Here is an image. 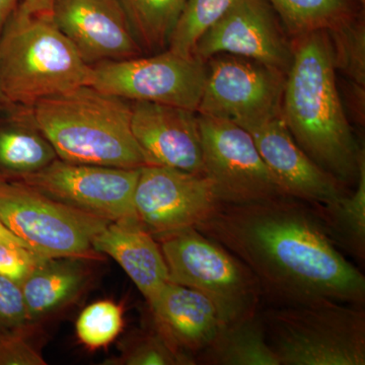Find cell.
<instances>
[{"label":"cell","mask_w":365,"mask_h":365,"mask_svg":"<svg viewBox=\"0 0 365 365\" xmlns=\"http://www.w3.org/2000/svg\"><path fill=\"white\" fill-rule=\"evenodd\" d=\"M196 228L253 272L270 307L364 304V274L337 248L312 204L290 196L222 203Z\"/></svg>","instance_id":"6da1fadb"},{"label":"cell","mask_w":365,"mask_h":365,"mask_svg":"<svg viewBox=\"0 0 365 365\" xmlns=\"http://www.w3.org/2000/svg\"><path fill=\"white\" fill-rule=\"evenodd\" d=\"M280 115L300 148L343 185L356 184L360 150L336 81L332 43L327 32L294 38Z\"/></svg>","instance_id":"7a4b0ae2"},{"label":"cell","mask_w":365,"mask_h":365,"mask_svg":"<svg viewBox=\"0 0 365 365\" xmlns=\"http://www.w3.org/2000/svg\"><path fill=\"white\" fill-rule=\"evenodd\" d=\"M34 121L66 162L140 169L148 165L131 128V104L91 86L43 98Z\"/></svg>","instance_id":"3957f363"},{"label":"cell","mask_w":365,"mask_h":365,"mask_svg":"<svg viewBox=\"0 0 365 365\" xmlns=\"http://www.w3.org/2000/svg\"><path fill=\"white\" fill-rule=\"evenodd\" d=\"M91 73L52 16H29L16 7L0 37V86L11 104L33 107L90 85Z\"/></svg>","instance_id":"277c9868"},{"label":"cell","mask_w":365,"mask_h":365,"mask_svg":"<svg viewBox=\"0 0 365 365\" xmlns=\"http://www.w3.org/2000/svg\"><path fill=\"white\" fill-rule=\"evenodd\" d=\"M364 306L337 302L260 312L280 365H364Z\"/></svg>","instance_id":"5b68a950"},{"label":"cell","mask_w":365,"mask_h":365,"mask_svg":"<svg viewBox=\"0 0 365 365\" xmlns=\"http://www.w3.org/2000/svg\"><path fill=\"white\" fill-rule=\"evenodd\" d=\"M169 271V281L208 297L225 325L251 318L263 302L253 272L220 242L195 227L155 237Z\"/></svg>","instance_id":"8992f818"},{"label":"cell","mask_w":365,"mask_h":365,"mask_svg":"<svg viewBox=\"0 0 365 365\" xmlns=\"http://www.w3.org/2000/svg\"><path fill=\"white\" fill-rule=\"evenodd\" d=\"M0 222L36 253L48 258H83L111 222L72 207L16 181L0 178Z\"/></svg>","instance_id":"52a82bcc"},{"label":"cell","mask_w":365,"mask_h":365,"mask_svg":"<svg viewBox=\"0 0 365 365\" xmlns=\"http://www.w3.org/2000/svg\"><path fill=\"white\" fill-rule=\"evenodd\" d=\"M91 66L90 85L131 102L158 103L197 112L206 63L169 49L150 57L104 61Z\"/></svg>","instance_id":"ba28073f"},{"label":"cell","mask_w":365,"mask_h":365,"mask_svg":"<svg viewBox=\"0 0 365 365\" xmlns=\"http://www.w3.org/2000/svg\"><path fill=\"white\" fill-rule=\"evenodd\" d=\"M287 73L232 54L206 61V78L197 113L234 122L244 129L278 116Z\"/></svg>","instance_id":"9c48e42d"},{"label":"cell","mask_w":365,"mask_h":365,"mask_svg":"<svg viewBox=\"0 0 365 365\" xmlns=\"http://www.w3.org/2000/svg\"><path fill=\"white\" fill-rule=\"evenodd\" d=\"M198 120L204 175L220 202L246 204L287 196L246 129L227 120L199 114Z\"/></svg>","instance_id":"30bf717a"},{"label":"cell","mask_w":365,"mask_h":365,"mask_svg":"<svg viewBox=\"0 0 365 365\" xmlns=\"http://www.w3.org/2000/svg\"><path fill=\"white\" fill-rule=\"evenodd\" d=\"M141 169V168H140ZM140 169L54 162L16 181L24 182L55 200L109 222L137 220L134 193Z\"/></svg>","instance_id":"8fae6325"},{"label":"cell","mask_w":365,"mask_h":365,"mask_svg":"<svg viewBox=\"0 0 365 365\" xmlns=\"http://www.w3.org/2000/svg\"><path fill=\"white\" fill-rule=\"evenodd\" d=\"M205 175L144 165L134 193L137 220L153 237L197 227L220 207Z\"/></svg>","instance_id":"7c38bea8"},{"label":"cell","mask_w":365,"mask_h":365,"mask_svg":"<svg viewBox=\"0 0 365 365\" xmlns=\"http://www.w3.org/2000/svg\"><path fill=\"white\" fill-rule=\"evenodd\" d=\"M218 54L245 57L287 73L292 42L268 0H239L201 36L193 51L204 63Z\"/></svg>","instance_id":"4fadbf2b"},{"label":"cell","mask_w":365,"mask_h":365,"mask_svg":"<svg viewBox=\"0 0 365 365\" xmlns=\"http://www.w3.org/2000/svg\"><path fill=\"white\" fill-rule=\"evenodd\" d=\"M52 19L88 66L143 55L118 0H54Z\"/></svg>","instance_id":"5bb4252c"},{"label":"cell","mask_w":365,"mask_h":365,"mask_svg":"<svg viewBox=\"0 0 365 365\" xmlns=\"http://www.w3.org/2000/svg\"><path fill=\"white\" fill-rule=\"evenodd\" d=\"M131 128L148 165L204 175L202 139L197 112L137 101L131 104Z\"/></svg>","instance_id":"9a60e30c"},{"label":"cell","mask_w":365,"mask_h":365,"mask_svg":"<svg viewBox=\"0 0 365 365\" xmlns=\"http://www.w3.org/2000/svg\"><path fill=\"white\" fill-rule=\"evenodd\" d=\"M257 150L287 196L312 205H326L348 193L345 185L319 167L300 148L281 115L246 129Z\"/></svg>","instance_id":"2e32d148"},{"label":"cell","mask_w":365,"mask_h":365,"mask_svg":"<svg viewBox=\"0 0 365 365\" xmlns=\"http://www.w3.org/2000/svg\"><path fill=\"white\" fill-rule=\"evenodd\" d=\"M148 304L153 329L170 347L194 359L225 326L206 295L170 281Z\"/></svg>","instance_id":"e0dca14e"},{"label":"cell","mask_w":365,"mask_h":365,"mask_svg":"<svg viewBox=\"0 0 365 365\" xmlns=\"http://www.w3.org/2000/svg\"><path fill=\"white\" fill-rule=\"evenodd\" d=\"M93 249L114 259L148 302L169 282L160 244L138 220L108 223L93 239Z\"/></svg>","instance_id":"ac0fdd59"},{"label":"cell","mask_w":365,"mask_h":365,"mask_svg":"<svg viewBox=\"0 0 365 365\" xmlns=\"http://www.w3.org/2000/svg\"><path fill=\"white\" fill-rule=\"evenodd\" d=\"M56 158L54 148L34 121L32 107L11 104L0 111V178L32 174Z\"/></svg>","instance_id":"d6986e66"},{"label":"cell","mask_w":365,"mask_h":365,"mask_svg":"<svg viewBox=\"0 0 365 365\" xmlns=\"http://www.w3.org/2000/svg\"><path fill=\"white\" fill-rule=\"evenodd\" d=\"M88 278L83 258L46 259L21 284L31 323L71 302Z\"/></svg>","instance_id":"ffe728a7"},{"label":"cell","mask_w":365,"mask_h":365,"mask_svg":"<svg viewBox=\"0 0 365 365\" xmlns=\"http://www.w3.org/2000/svg\"><path fill=\"white\" fill-rule=\"evenodd\" d=\"M195 360L196 364L207 365H280L266 337L260 312L223 327Z\"/></svg>","instance_id":"44dd1931"},{"label":"cell","mask_w":365,"mask_h":365,"mask_svg":"<svg viewBox=\"0 0 365 365\" xmlns=\"http://www.w3.org/2000/svg\"><path fill=\"white\" fill-rule=\"evenodd\" d=\"M292 37L337 30L359 16L354 0H268Z\"/></svg>","instance_id":"7402d4cb"},{"label":"cell","mask_w":365,"mask_h":365,"mask_svg":"<svg viewBox=\"0 0 365 365\" xmlns=\"http://www.w3.org/2000/svg\"><path fill=\"white\" fill-rule=\"evenodd\" d=\"M316 206V205H314ZM327 232L337 246L355 258H365V158L360 163L356 188L326 205L316 206Z\"/></svg>","instance_id":"603a6c76"},{"label":"cell","mask_w":365,"mask_h":365,"mask_svg":"<svg viewBox=\"0 0 365 365\" xmlns=\"http://www.w3.org/2000/svg\"><path fill=\"white\" fill-rule=\"evenodd\" d=\"M143 51L168 49L169 41L188 0H118Z\"/></svg>","instance_id":"cb8c5ba5"},{"label":"cell","mask_w":365,"mask_h":365,"mask_svg":"<svg viewBox=\"0 0 365 365\" xmlns=\"http://www.w3.org/2000/svg\"><path fill=\"white\" fill-rule=\"evenodd\" d=\"M239 0H188L170 35L168 49L193 57L194 48L206 31L217 23Z\"/></svg>","instance_id":"d4e9b609"},{"label":"cell","mask_w":365,"mask_h":365,"mask_svg":"<svg viewBox=\"0 0 365 365\" xmlns=\"http://www.w3.org/2000/svg\"><path fill=\"white\" fill-rule=\"evenodd\" d=\"M328 33L332 43L334 62L359 91L365 86V26L364 14Z\"/></svg>","instance_id":"484cf974"},{"label":"cell","mask_w":365,"mask_h":365,"mask_svg":"<svg viewBox=\"0 0 365 365\" xmlns=\"http://www.w3.org/2000/svg\"><path fill=\"white\" fill-rule=\"evenodd\" d=\"M113 365H194L195 359L170 347L153 329L130 336L121 346L118 357L108 360Z\"/></svg>","instance_id":"4316f807"},{"label":"cell","mask_w":365,"mask_h":365,"mask_svg":"<svg viewBox=\"0 0 365 365\" xmlns=\"http://www.w3.org/2000/svg\"><path fill=\"white\" fill-rule=\"evenodd\" d=\"M123 309L112 300H98L86 307L76 321L81 344L91 350L106 347L116 339L123 328Z\"/></svg>","instance_id":"83f0119b"},{"label":"cell","mask_w":365,"mask_h":365,"mask_svg":"<svg viewBox=\"0 0 365 365\" xmlns=\"http://www.w3.org/2000/svg\"><path fill=\"white\" fill-rule=\"evenodd\" d=\"M30 324L20 283L0 275V328L21 334Z\"/></svg>","instance_id":"f1b7e54d"},{"label":"cell","mask_w":365,"mask_h":365,"mask_svg":"<svg viewBox=\"0 0 365 365\" xmlns=\"http://www.w3.org/2000/svg\"><path fill=\"white\" fill-rule=\"evenodd\" d=\"M46 259L25 247L0 245V275L21 284Z\"/></svg>","instance_id":"f546056e"},{"label":"cell","mask_w":365,"mask_h":365,"mask_svg":"<svg viewBox=\"0 0 365 365\" xmlns=\"http://www.w3.org/2000/svg\"><path fill=\"white\" fill-rule=\"evenodd\" d=\"M44 359L19 333L0 331V365H45Z\"/></svg>","instance_id":"4dcf8cb0"},{"label":"cell","mask_w":365,"mask_h":365,"mask_svg":"<svg viewBox=\"0 0 365 365\" xmlns=\"http://www.w3.org/2000/svg\"><path fill=\"white\" fill-rule=\"evenodd\" d=\"M54 0H21L18 11L29 16H52Z\"/></svg>","instance_id":"1f68e13d"},{"label":"cell","mask_w":365,"mask_h":365,"mask_svg":"<svg viewBox=\"0 0 365 365\" xmlns=\"http://www.w3.org/2000/svg\"><path fill=\"white\" fill-rule=\"evenodd\" d=\"M21 0H0V37Z\"/></svg>","instance_id":"d6a6232c"},{"label":"cell","mask_w":365,"mask_h":365,"mask_svg":"<svg viewBox=\"0 0 365 365\" xmlns=\"http://www.w3.org/2000/svg\"><path fill=\"white\" fill-rule=\"evenodd\" d=\"M0 245L25 247V248L30 249V247H29L26 242L21 241L20 237H16V235H14L13 232H11L1 222H0Z\"/></svg>","instance_id":"836d02e7"},{"label":"cell","mask_w":365,"mask_h":365,"mask_svg":"<svg viewBox=\"0 0 365 365\" xmlns=\"http://www.w3.org/2000/svg\"><path fill=\"white\" fill-rule=\"evenodd\" d=\"M9 105H11V103L9 102L6 95H4V91H2L1 86H0V111L6 109V107H9Z\"/></svg>","instance_id":"e575fe53"},{"label":"cell","mask_w":365,"mask_h":365,"mask_svg":"<svg viewBox=\"0 0 365 365\" xmlns=\"http://www.w3.org/2000/svg\"><path fill=\"white\" fill-rule=\"evenodd\" d=\"M359 4H364L365 0H359Z\"/></svg>","instance_id":"d590c367"}]
</instances>
